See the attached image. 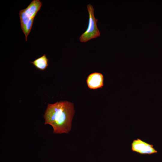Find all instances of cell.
<instances>
[{"label": "cell", "instance_id": "obj_5", "mask_svg": "<svg viewBox=\"0 0 162 162\" xmlns=\"http://www.w3.org/2000/svg\"><path fill=\"white\" fill-rule=\"evenodd\" d=\"M86 81L88 87L90 89L101 88L104 86V76L99 73H94L88 76Z\"/></svg>", "mask_w": 162, "mask_h": 162}, {"label": "cell", "instance_id": "obj_3", "mask_svg": "<svg viewBox=\"0 0 162 162\" xmlns=\"http://www.w3.org/2000/svg\"><path fill=\"white\" fill-rule=\"evenodd\" d=\"M87 7L89 14L88 24L86 31L80 37L79 39L82 42H86L92 39L97 38L100 35L97 26L98 19L94 16L93 6L88 4Z\"/></svg>", "mask_w": 162, "mask_h": 162}, {"label": "cell", "instance_id": "obj_2", "mask_svg": "<svg viewBox=\"0 0 162 162\" xmlns=\"http://www.w3.org/2000/svg\"><path fill=\"white\" fill-rule=\"evenodd\" d=\"M42 5L40 0H33L27 8L20 11L21 28L25 34L26 41L32 29L34 17Z\"/></svg>", "mask_w": 162, "mask_h": 162}, {"label": "cell", "instance_id": "obj_4", "mask_svg": "<svg viewBox=\"0 0 162 162\" xmlns=\"http://www.w3.org/2000/svg\"><path fill=\"white\" fill-rule=\"evenodd\" d=\"M131 145L132 150L133 151L140 154H150L157 152V151L153 148L152 145L139 139L134 140Z\"/></svg>", "mask_w": 162, "mask_h": 162}, {"label": "cell", "instance_id": "obj_1", "mask_svg": "<svg viewBox=\"0 0 162 162\" xmlns=\"http://www.w3.org/2000/svg\"><path fill=\"white\" fill-rule=\"evenodd\" d=\"M74 113V104L67 101L48 104L44 115V124L51 125L54 134L68 133Z\"/></svg>", "mask_w": 162, "mask_h": 162}, {"label": "cell", "instance_id": "obj_6", "mask_svg": "<svg viewBox=\"0 0 162 162\" xmlns=\"http://www.w3.org/2000/svg\"><path fill=\"white\" fill-rule=\"evenodd\" d=\"M48 59L47 58L46 55L44 54L31 63L33 64L38 69L44 70L48 66Z\"/></svg>", "mask_w": 162, "mask_h": 162}]
</instances>
